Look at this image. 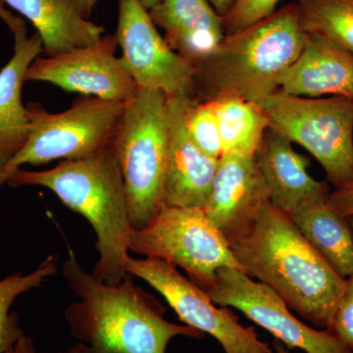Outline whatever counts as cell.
I'll return each mask as SVG.
<instances>
[{
	"mask_svg": "<svg viewBox=\"0 0 353 353\" xmlns=\"http://www.w3.org/2000/svg\"><path fill=\"white\" fill-rule=\"evenodd\" d=\"M348 221H350V227H352V233H353V216H352V217H348Z\"/></svg>",
	"mask_w": 353,
	"mask_h": 353,
	"instance_id": "34",
	"label": "cell"
},
{
	"mask_svg": "<svg viewBox=\"0 0 353 353\" xmlns=\"http://www.w3.org/2000/svg\"><path fill=\"white\" fill-rule=\"evenodd\" d=\"M185 126L194 143L206 155L214 159L222 157V141L213 101L192 99L185 114Z\"/></svg>",
	"mask_w": 353,
	"mask_h": 353,
	"instance_id": "24",
	"label": "cell"
},
{
	"mask_svg": "<svg viewBox=\"0 0 353 353\" xmlns=\"http://www.w3.org/2000/svg\"><path fill=\"white\" fill-rule=\"evenodd\" d=\"M82 1L83 3H85V7H87L88 12L92 14V10H94L95 4H97V2L99 1V0H82Z\"/></svg>",
	"mask_w": 353,
	"mask_h": 353,
	"instance_id": "33",
	"label": "cell"
},
{
	"mask_svg": "<svg viewBox=\"0 0 353 353\" xmlns=\"http://www.w3.org/2000/svg\"><path fill=\"white\" fill-rule=\"evenodd\" d=\"M208 1L210 2L211 6L214 7L215 10L221 16H224L231 8L234 0H208Z\"/></svg>",
	"mask_w": 353,
	"mask_h": 353,
	"instance_id": "30",
	"label": "cell"
},
{
	"mask_svg": "<svg viewBox=\"0 0 353 353\" xmlns=\"http://www.w3.org/2000/svg\"><path fill=\"white\" fill-rule=\"evenodd\" d=\"M278 90L310 99H353V53L326 37L307 32L301 54L279 78Z\"/></svg>",
	"mask_w": 353,
	"mask_h": 353,
	"instance_id": "15",
	"label": "cell"
},
{
	"mask_svg": "<svg viewBox=\"0 0 353 353\" xmlns=\"http://www.w3.org/2000/svg\"><path fill=\"white\" fill-rule=\"evenodd\" d=\"M255 158L270 190L271 203L289 214L303 202L331 192L328 183L315 180L308 173L310 160L271 128L265 132Z\"/></svg>",
	"mask_w": 353,
	"mask_h": 353,
	"instance_id": "17",
	"label": "cell"
},
{
	"mask_svg": "<svg viewBox=\"0 0 353 353\" xmlns=\"http://www.w3.org/2000/svg\"><path fill=\"white\" fill-rule=\"evenodd\" d=\"M171 50L197 68L225 38L223 16L208 0H161L148 11Z\"/></svg>",
	"mask_w": 353,
	"mask_h": 353,
	"instance_id": "16",
	"label": "cell"
},
{
	"mask_svg": "<svg viewBox=\"0 0 353 353\" xmlns=\"http://www.w3.org/2000/svg\"><path fill=\"white\" fill-rule=\"evenodd\" d=\"M36 28L46 57H55L97 43L104 28L88 20L82 0H1Z\"/></svg>",
	"mask_w": 353,
	"mask_h": 353,
	"instance_id": "19",
	"label": "cell"
},
{
	"mask_svg": "<svg viewBox=\"0 0 353 353\" xmlns=\"http://www.w3.org/2000/svg\"><path fill=\"white\" fill-rule=\"evenodd\" d=\"M26 108L29 138L23 150L0 169L6 182L22 165L83 159L110 148L126 103L81 95L61 113L48 112L38 102H29Z\"/></svg>",
	"mask_w": 353,
	"mask_h": 353,
	"instance_id": "6",
	"label": "cell"
},
{
	"mask_svg": "<svg viewBox=\"0 0 353 353\" xmlns=\"http://www.w3.org/2000/svg\"><path fill=\"white\" fill-rule=\"evenodd\" d=\"M168 137L167 95L139 88L112 143L132 230L145 228L163 205Z\"/></svg>",
	"mask_w": 353,
	"mask_h": 353,
	"instance_id": "5",
	"label": "cell"
},
{
	"mask_svg": "<svg viewBox=\"0 0 353 353\" xmlns=\"http://www.w3.org/2000/svg\"><path fill=\"white\" fill-rule=\"evenodd\" d=\"M115 37L121 61L139 88L192 97L196 69L169 48L139 0H119Z\"/></svg>",
	"mask_w": 353,
	"mask_h": 353,
	"instance_id": "11",
	"label": "cell"
},
{
	"mask_svg": "<svg viewBox=\"0 0 353 353\" xmlns=\"http://www.w3.org/2000/svg\"><path fill=\"white\" fill-rule=\"evenodd\" d=\"M213 103L223 154H255L270 128L259 104L240 97H225Z\"/></svg>",
	"mask_w": 353,
	"mask_h": 353,
	"instance_id": "21",
	"label": "cell"
},
{
	"mask_svg": "<svg viewBox=\"0 0 353 353\" xmlns=\"http://www.w3.org/2000/svg\"><path fill=\"white\" fill-rule=\"evenodd\" d=\"M115 34L55 57H39L26 74V82H46L67 92L128 103L139 87L121 58L116 57Z\"/></svg>",
	"mask_w": 353,
	"mask_h": 353,
	"instance_id": "12",
	"label": "cell"
},
{
	"mask_svg": "<svg viewBox=\"0 0 353 353\" xmlns=\"http://www.w3.org/2000/svg\"><path fill=\"white\" fill-rule=\"evenodd\" d=\"M304 31L353 53V0H294Z\"/></svg>",
	"mask_w": 353,
	"mask_h": 353,
	"instance_id": "22",
	"label": "cell"
},
{
	"mask_svg": "<svg viewBox=\"0 0 353 353\" xmlns=\"http://www.w3.org/2000/svg\"><path fill=\"white\" fill-rule=\"evenodd\" d=\"M260 108L269 127L303 146L334 187L353 179V99L294 97L277 90Z\"/></svg>",
	"mask_w": 353,
	"mask_h": 353,
	"instance_id": "7",
	"label": "cell"
},
{
	"mask_svg": "<svg viewBox=\"0 0 353 353\" xmlns=\"http://www.w3.org/2000/svg\"><path fill=\"white\" fill-rule=\"evenodd\" d=\"M6 353H39L34 347V340L32 336L23 334L17 343L13 345ZM64 353V352H57Z\"/></svg>",
	"mask_w": 353,
	"mask_h": 353,
	"instance_id": "29",
	"label": "cell"
},
{
	"mask_svg": "<svg viewBox=\"0 0 353 353\" xmlns=\"http://www.w3.org/2000/svg\"><path fill=\"white\" fill-rule=\"evenodd\" d=\"M273 352L274 353H290V350L285 347L282 341L275 339L273 341Z\"/></svg>",
	"mask_w": 353,
	"mask_h": 353,
	"instance_id": "31",
	"label": "cell"
},
{
	"mask_svg": "<svg viewBox=\"0 0 353 353\" xmlns=\"http://www.w3.org/2000/svg\"><path fill=\"white\" fill-rule=\"evenodd\" d=\"M231 250L250 277L275 290L303 319L328 329L347 279L306 240L289 213L269 204Z\"/></svg>",
	"mask_w": 353,
	"mask_h": 353,
	"instance_id": "2",
	"label": "cell"
},
{
	"mask_svg": "<svg viewBox=\"0 0 353 353\" xmlns=\"http://www.w3.org/2000/svg\"><path fill=\"white\" fill-rule=\"evenodd\" d=\"M129 252L181 267L206 289L221 267L241 269L231 245L201 208L163 205L145 228L132 230Z\"/></svg>",
	"mask_w": 353,
	"mask_h": 353,
	"instance_id": "8",
	"label": "cell"
},
{
	"mask_svg": "<svg viewBox=\"0 0 353 353\" xmlns=\"http://www.w3.org/2000/svg\"><path fill=\"white\" fill-rule=\"evenodd\" d=\"M328 196L314 197L290 216L306 240L343 278L353 276V233L348 218L339 214Z\"/></svg>",
	"mask_w": 353,
	"mask_h": 353,
	"instance_id": "20",
	"label": "cell"
},
{
	"mask_svg": "<svg viewBox=\"0 0 353 353\" xmlns=\"http://www.w3.org/2000/svg\"><path fill=\"white\" fill-rule=\"evenodd\" d=\"M4 183H6V181L4 180L2 176H0V187H1L2 185H3Z\"/></svg>",
	"mask_w": 353,
	"mask_h": 353,
	"instance_id": "35",
	"label": "cell"
},
{
	"mask_svg": "<svg viewBox=\"0 0 353 353\" xmlns=\"http://www.w3.org/2000/svg\"><path fill=\"white\" fill-rule=\"evenodd\" d=\"M270 203V190L255 154H223L219 158L203 210L230 245L252 231Z\"/></svg>",
	"mask_w": 353,
	"mask_h": 353,
	"instance_id": "13",
	"label": "cell"
},
{
	"mask_svg": "<svg viewBox=\"0 0 353 353\" xmlns=\"http://www.w3.org/2000/svg\"><path fill=\"white\" fill-rule=\"evenodd\" d=\"M192 99L167 95L169 137L163 202L168 206L203 208L219 161L202 152L188 132L185 114Z\"/></svg>",
	"mask_w": 353,
	"mask_h": 353,
	"instance_id": "14",
	"label": "cell"
},
{
	"mask_svg": "<svg viewBox=\"0 0 353 353\" xmlns=\"http://www.w3.org/2000/svg\"><path fill=\"white\" fill-rule=\"evenodd\" d=\"M306 38L294 2L243 31L225 36L196 68L192 97L199 101L240 97L261 103L278 90L279 78L299 57Z\"/></svg>",
	"mask_w": 353,
	"mask_h": 353,
	"instance_id": "4",
	"label": "cell"
},
{
	"mask_svg": "<svg viewBox=\"0 0 353 353\" xmlns=\"http://www.w3.org/2000/svg\"><path fill=\"white\" fill-rule=\"evenodd\" d=\"M139 1L143 4L145 9L150 11L153 7L157 6L161 0H139Z\"/></svg>",
	"mask_w": 353,
	"mask_h": 353,
	"instance_id": "32",
	"label": "cell"
},
{
	"mask_svg": "<svg viewBox=\"0 0 353 353\" xmlns=\"http://www.w3.org/2000/svg\"><path fill=\"white\" fill-rule=\"evenodd\" d=\"M329 203L343 217L353 216V179L330 192Z\"/></svg>",
	"mask_w": 353,
	"mask_h": 353,
	"instance_id": "27",
	"label": "cell"
},
{
	"mask_svg": "<svg viewBox=\"0 0 353 353\" xmlns=\"http://www.w3.org/2000/svg\"><path fill=\"white\" fill-rule=\"evenodd\" d=\"M14 53L0 70V169L23 150L29 138V117L22 88L32 61L43 53L41 36L28 37L27 28L14 32Z\"/></svg>",
	"mask_w": 353,
	"mask_h": 353,
	"instance_id": "18",
	"label": "cell"
},
{
	"mask_svg": "<svg viewBox=\"0 0 353 353\" xmlns=\"http://www.w3.org/2000/svg\"><path fill=\"white\" fill-rule=\"evenodd\" d=\"M62 273L80 299L65 310L70 333L78 343L64 353H166L176 336L201 340L205 336L165 320L163 305L134 285L130 274L111 285L83 270L71 248Z\"/></svg>",
	"mask_w": 353,
	"mask_h": 353,
	"instance_id": "1",
	"label": "cell"
},
{
	"mask_svg": "<svg viewBox=\"0 0 353 353\" xmlns=\"http://www.w3.org/2000/svg\"><path fill=\"white\" fill-rule=\"evenodd\" d=\"M58 271L57 259L50 255L32 273H15L0 281V353H6L24 334L19 315L10 312L18 296L38 288Z\"/></svg>",
	"mask_w": 353,
	"mask_h": 353,
	"instance_id": "23",
	"label": "cell"
},
{
	"mask_svg": "<svg viewBox=\"0 0 353 353\" xmlns=\"http://www.w3.org/2000/svg\"><path fill=\"white\" fill-rule=\"evenodd\" d=\"M124 268L159 292L187 326L213 336L225 353H274L253 327L243 326L229 307H218L208 292L183 276L175 265L148 257L132 259L128 254Z\"/></svg>",
	"mask_w": 353,
	"mask_h": 353,
	"instance_id": "9",
	"label": "cell"
},
{
	"mask_svg": "<svg viewBox=\"0 0 353 353\" xmlns=\"http://www.w3.org/2000/svg\"><path fill=\"white\" fill-rule=\"evenodd\" d=\"M281 0H234L223 16L225 36L243 31L269 17L277 10Z\"/></svg>",
	"mask_w": 353,
	"mask_h": 353,
	"instance_id": "25",
	"label": "cell"
},
{
	"mask_svg": "<svg viewBox=\"0 0 353 353\" xmlns=\"http://www.w3.org/2000/svg\"><path fill=\"white\" fill-rule=\"evenodd\" d=\"M0 18L8 26L12 34L17 32L18 30L26 27L25 21L23 20L22 18L18 17V16L13 15L10 11L7 10L1 0H0Z\"/></svg>",
	"mask_w": 353,
	"mask_h": 353,
	"instance_id": "28",
	"label": "cell"
},
{
	"mask_svg": "<svg viewBox=\"0 0 353 353\" xmlns=\"http://www.w3.org/2000/svg\"><path fill=\"white\" fill-rule=\"evenodd\" d=\"M11 187L39 185L54 192L65 206L92 225L99 257L92 275L119 285L127 275L124 262L132 232L124 182L112 145L92 157L63 160L46 171L17 169L9 176Z\"/></svg>",
	"mask_w": 353,
	"mask_h": 353,
	"instance_id": "3",
	"label": "cell"
},
{
	"mask_svg": "<svg viewBox=\"0 0 353 353\" xmlns=\"http://www.w3.org/2000/svg\"><path fill=\"white\" fill-rule=\"evenodd\" d=\"M211 301L223 307L238 309L248 319L282 341L288 350L306 353H352L327 330L307 326L290 312L275 290L233 267L216 271L213 284L204 289Z\"/></svg>",
	"mask_w": 353,
	"mask_h": 353,
	"instance_id": "10",
	"label": "cell"
},
{
	"mask_svg": "<svg viewBox=\"0 0 353 353\" xmlns=\"http://www.w3.org/2000/svg\"><path fill=\"white\" fill-rule=\"evenodd\" d=\"M326 330L353 353V276L345 280V290Z\"/></svg>",
	"mask_w": 353,
	"mask_h": 353,
	"instance_id": "26",
	"label": "cell"
}]
</instances>
